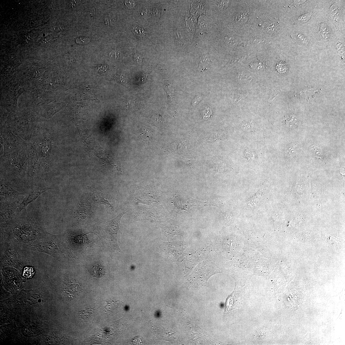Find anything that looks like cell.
<instances>
[{"label": "cell", "instance_id": "cell-1", "mask_svg": "<svg viewBox=\"0 0 345 345\" xmlns=\"http://www.w3.org/2000/svg\"><path fill=\"white\" fill-rule=\"evenodd\" d=\"M11 226L12 234L17 242L28 245L48 236L42 228L28 218L13 221Z\"/></svg>", "mask_w": 345, "mask_h": 345}, {"label": "cell", "instance_id": "cell-2", "mask_svg": "<svg viewBox=\"0 0 345 345\" xmlns=\"http://www.w3.org/2000/svg\"><path fill=\"white\" fill-rule=\"evenodd\" d=\"M125 213L120 214L117 217L106 224V232L112 247L121 252L117 242V237L121 219Z\"/></svg>", "mask_w": 345, "mask_h": 345}, {"label": "cell", "instance_id": "cell-3", "mask_svg": "<svg viewBox=\"0 0 345 345\" xmlns=\"http://www.w3.org/2000/svg\"><path fill=\"white\" fill-rule=\"evenodd\" d=\"M13 203L1 201V222L8 221L14 217L18 207H16Z\"/></svg>", "mask_w": 345, "mask_h": 345}, {"label": "cell", "instance_id": "cell-4", "mask_svg": "<svg viewBox=\"0 0 345 345\" xmlns=\"http://www.w3.org/2000/svg\"><path fill=\"white\" fill-rule=\"evenodd\" d=\"M50 189V188H44L34 190L30 193L24 198L18 206L16 210L17 213H19L23 210H25L26 212V208L29 204L36 200L41 194Z\"/></svg>", "mask_w": 345, "mask_h": 345}, {"label": "cell", "instance_id": "cell-5", "mask_svg": "<svg viewBox=\"0 0 345 345\" xmlns=\"http://www.w3.org/2000/svg\"><path fill=\"white\" fill-rule=\"evenodd\" d=\"M92 213L91 206L90 204L83 200L78 203L75 215L78 220H81L88 218Z\"/></svg>", "mask_w": 345, "mask_h": 345}, {"label": "cell", "instance_id": "cell-6", "mask_svg": "<svg viewBox=\"0 0 345 345\" xmlns=\"http://www.w3.org/2000/svg\"><path fill=\"white\" fill-rule=\"evenodd\" d=\"M83 291L82 286L74 280L68 281L65 285L64 291L71 298L79 295Z\"/></svg>", "mask_w": 345, "mask_h": 345}, {"label": "cell", "instance_id": "cell-7", "mask_svg": "<svg viewBox=\"0 0 345 345\" xmlns=\"http://www.w3.org/2000/svg\"><path fill=\"white\" fill-rule=\"evenodd\" d=\"M90 190L93 199L99 204L104 205L109 210H113L111 200L107 195L93 189Z\"/></svg>", "mask_w": 345, "mask_h": 345}, {"label": "cell", "instance_id": "cell-8", "mask_svg": "<svg viewBox=\"0 0 345 345\" xmlns=\"http://www.w3.org/2000/svg\"><path fill=\"white\" fill-rule=\"evenodd\" d=\"M1 196L7 197L17 201L20 199H23V197L22 194L16 191L8 184H1Z\"/></svg>", "mask_w": 345, "mask_h": 345}, {"label": "cell", "instance_id": "cell-9", "mask_svg": "<svg viewBox=\"0 0 345 345\" xmlns=\"http://www.w3.org/2000/svg\"><path fill=\"white\" fill-rule=\"evenodd\" d=\"M90 267V272L94 277L98 278L104 276L106 273V270L103 266L98 263H95Z\"/></svg>", "mask_w": 345, "mask_h": 345}, {"label": "cell", "instance_id": "cell-10", "mask_svg": "<svg viewBox=\"0 0 345 345\" xmlns=\"http://www.w3.org/2000/svg\"><path fill=\"white\" fill-rule=\"evenodd\" d=\"M93 312V310L91 308L86 307L81 310L79 312L80 320L83 322H86L91 317Z\"/></svg>", "mask_w": 345, "mask_h": 345}, {"label": "cell", "instance_id": "cell-11", "mask_svg": "<svg viewBox=\"0 0 345 345\" xmlns=\"http://www.w3.org/2000/svg\"><path fill=\"white\" fill-rule=\"evenodd\" d=\"M131 29L132 32L139 39H145L147 35L146 31L142 28L133 26Z\"/></svg>", "mask_w": 345, "mask_h": 345}, {"label": "cell", "instance_id": "cell-12", "mask_svg": "<svg viewBox=\"0 0 345 345\" xmlns=\"http://www.w3.org/2000/svg\"><path fill=\"white\" fill-rule=\"evenodd\" d=\"M114 80L122 85H126L128 81V78L123 74L117 73L113 77Z\"/></svg>", "mask_w": 345, "mask_h": 345}, {"label": "cell", "instance_id": "cell-13", "mask_svg": "<svg viewBox=\"0 0 345 345\" xmlns=\"http://www.w3.org/2000/svg\"><path fill=\"white\" fill-rule=\"evenodd\" d=\"M107 304L104 307V310L107 312H111L116 309L119 303L117 301H106Z\"/></svg>", "mask_w": 345, "mask_h": 345}, {"label": "cell", "instance_id": "cell-14", "mask_svg": "<svg viewBox=\"0 0 345 345\" xmlns=\"http://www.w3.org/2000/svg\"><path fill=\"white\" fill-rule=\"evenodd\" d=\"M225 42L230 47H233L236 46L237 44V42L234 38L230 36H227L225 39Z\"/></svg>", "mask_w": 345, "mask_h": 345}, {"label": "cell", "instance_id": "cell-15", "mask_svg": "<svg viewBox=\"0 0 345 345\" xmlns=\"http://www.w3.org/2000/svg\"><path fill=\"white\" fill-rule=\"evenodd\" d=\"M165 90L167 94L168 99L172 100L174 98V91L171 87L169 85L166 86L165 88Z\"/></svg>", "mask_w": 345, "mask_h": 345}, {"label": "cell", "instance_id": "cell-16", "mask_svg": "<svg viewBox=\"0 0 345 345\" xmlns=\"http://www.w3.org/2000/svg\"><path fill=\"white\" fill-rule=\"evenodd\" d=\"M321 31L322 35L324 38L327 39L329 37L328 30L326 25L323 23H322L321 24Z\"/></svg>", "mask_w": 345, "mask_h": 345}, {"label": "cell", "instance_id": "cell-17", "mask_svg": "<svg viewBox=\"0 0 345 345\" xmlns=\"http://www.w3.org/2000/svg\"><path fill=\"white\" fill-rule=\"evenodd\" d=\"M267 329L266 328H261L259 329L258 331V335L260 338H263L267 337L269 332L267 331Z\"/></svg>", "mask_w": 345, "mask_h": 345}, {"label": "cell", "instance_id": "cell-18", "mask_svg": "<svg viewBox=\"0 0 345 345\" xmlns=\"http://www.w3.org/2000/svg\"><path fill=\"white\" fill-rule=\"evenodd\" d=\"M212 109L209 107H207L203 111V118L204 120H207L211 116L212 114Z\"/></svg>", "mask_w": 345, "mask_h": 345}, {"label": "cell", "instance_id": "cell-19", "mask_svg": "<svg viewBox=\"0 0 345 345\" xmlns=\"http://www.w3.org/2000/svg\"><path fill=\"white\" fill-rule=\"evenodd\" d=\"M277 69L279 72L282 73L285 72L287 69L286 65L283 62H280L277 65Z\"/></svg>", "mask_w": 345, "mask_h": 345}, {"label": "cell", "instance_id": "cell-20", "mask_svg": "<svg viewBox=\"0 0 345 345\" xmlns=\"http://www.w3.org/2000/svg\"><path fill=\"white\" fill-rule=\"evenodd\" d=\"M76 42L78 44H86L89 43L90 41V39L88 38H84V37H80L76 39Z\"/></svg>", "mask_w": 345, "mask_h": 345}, {"label": "cell", "instance_id": "cell-21", "mask_svg": "<svg viewBox=\"0 0 345 345\" xmlns=\"http://www.w3.org/2000/svg\"><path fill=\"white\" fill-rule=\"evenodd\" d=\"M28 269H27L26 270H25L23 273V275L27 278H30L33 275V270H31V268H30L29 270Z\"/></svg>", "mask_w": 345, "mask_h": 345}, {"label": "cell", "instance_id": "cell-22", "mask_svg": "<svg viewBox=\"0 0 345 345\" xmlns=\"http://www.w3.org/2000/svg\"><path fill=\"white\" fill-rule=\"evenodd\" d=\"M311 15V13H308L303 15L299 18V20L303 23V22H307L310 19Z\"/></svg>", "mask_w": 345, "mask_h": 345}, {"label": "cell", "instance_id": "cell-23", "mask_svg": "<svg viewBox=\"0 0 345 345\" xmlns=\"http://www.w3.org/2000/svg\"><path fill=\"white\" fill-rule=\"evenodd\" d=\"M134 59L137 63V64L142 65L143 63V59L140 55L136 54L134 56Z\"/></svg>", "mask_w": 345, "mask_h": 345}, {"label": "cell", "instance_id": "cell-24", "mask_svg": "<svg viewBox=\"0 0 345 345\" xmlns=\"http://www.w3.org/2000/svg\"><path fill=\"white\" fill-rule=\"evenodd\" d=\"M202 95H198L197 97H196L194 99L192 102V105L195 106L198 105V104L202 100Z\"/></svg>", "mask_w": 345, "mask_h": 345}, {"label": "cell", "instance_id": "cell-25", "mask_svg": "<svg viewBox=\"0 0 345 345\" xmlns=\"http://www.w3.org/2000/svg\"><path fill=\"white\" fill-rule=\"evenodd\" d=\"M297 38L300 40L301 41L306 43V40L305 37L303 35L300 33H297L296 34Z\"/></svg>", "mask_w": 345, "mask_h": 345}]
</instances>
